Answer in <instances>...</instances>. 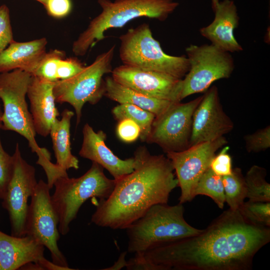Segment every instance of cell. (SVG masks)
I'll return each mask as SVG.
<instances>
[{
    "mask_svg": "<svg viewBox=\"0 0 270 270\" xmlns=\"http://www.w3.org/2000/svg\"><path fill=\"white\" fill-rule=\"evenodd\" d=\"M270 241V228L229 208L199 234L160 244L144 255L158 270H250L255 254Z\"/></svg>",
    "mask_w": 270,
    "mask_h": 270,
    "instance_id": "6da1fadb",
    "label": "cell"
},
{
    "mask_svg": "<svg viewBox=\"0 0 270 270\" xmlns=\"http://www.w3.org/2000/svg\"><path fill=\"white\" fill-rule=\"evenodd\" d=\"M134 170L116 181L110 196L100 200L91 217L94 224L126 229L151 206L168 204L178 186L172 164L162 154L152 155L144 146L134 152Z\"/></svg>",
    "mask_w": 270,
    "mask_h": 270,
    "instance_id": "7a4b0ae2",
    "label": "cell"
},
{
    "mask_svg": "<svg viewBox=\"0 0 270 270\" xmlns=\"http://www.w3.org/2000/svg\"><path fill=\"white\" fill-rule=\"evenodd\" d=\"M98 2L101 12L73 42L72 51L76 56H84L104 39V32L108 30L122 28L130 21L142 17L164 21L179 4L174 0H98Z\"/></svg>",
    "mask_w": 270,
    "mask_h": 270,
    "instance_id": "3957f363",
    "label": "cell"
},
{
    "mask_svg": "<svg viewBox=\"0 0 270 270\" xmlns=\"http://www.w3.org/2000/svg\"><path fill=\"white\" fill-rule=\"evenodd\" d=\"M32 76L21 70L0 73V99L3 104L2 130L17 132L28 142L38 159V164L44 170L48 178L54 177L58 168L51 162L50 154L40 148L36 140V132L26 101V96Z\"/></svg>",
    "mask_w": 270,
    "mask_h": 270,
    "instance_id": "277c9868",
    "label": "cell"
},
{
    "mask_svg": "<svg viewBox=\"0 0 270 270\" xmlns=\"http://www.w3.org/2000/svg\"><path fill=\"white\" fill-rule=\"evenodd\" d=\"M183 204H160L151 206L126 230L128 252L144 254L160 244L199 234L202 230L190 225L184 218Z\"/></svg>",
    "mask_w": 270,
    "mask_h": 270,
    "instance_id": "5b68a950",
    "label": "cell"
},
{
    "mask_svg": "<svg viewBox=\"0 0 270 270\" xmlns=\"http://www.w3.org/2000/svg\"><path fill=\"white\" fill-rule=\"evenodd\" d=\"M116 180L107 178L104 168L92 162L90 169L78 178L61 176L54 182L55 190L51 196L52 204L58 219V228L63 236L70 230L71 222L88 198H108L112 192Z\"/></svg>",
    "mask_w": 270,
    "mask_h": 270,
    "instance_id": "8992f818",
    "label": "cell"
},
{
    "mask_svg": "<svg viewBox=\"0 0 270 270\" xmlns=\"http://www.w3.org/2000/svg\"><path fill=\"white\" fill-rule=\"evenodd\" d=\"M119 56L123 64L160 72L182 79L190 70L185 56L166 54L153 36L148 24L132 28L119 37Z\"/></svg>",
    "mask_w": 270,
    "mask_h": 270,
    "instance_id": "52a82bcc",
    "label": "cell"
},
{
    "mask_svg": "<svg viewBox=\"0 0 270 270\" xmlns=\"http://www.w3.org/2000/svg\"><path fill=\"white\" fill-rule=\"evenodd\" d=\"M116 45L98 54L89 66L68 79L54 82L56 102L70 104L75 110L76 124L80 120L84 104H97L104 96V75L112 72Z\"/></svg>",
    "mask_w": 270,
    "mask_h": 270,
    "instance_id": "ba28073f",
    "label": "cell"
},
{
    "mask_svg": "<svg viewBox=\"0 0 270 270\" xmlns=\"http://www.w3.org/2000/svg\"><path fill=\"white\" fill-rule=\"evenodd\" d=\"M190 70L182 79L181 100L205 92L216 80L228 78L234 68L230 52L211 44H191L186 49Z\"/></svg>",
    "mask_w": 270,
    "mask_h": 270,
    "instance_id": "9c48e42d",
    "label": "cell"
},
{
    "mask_svg": "<svg viewBox=\"0 0 270 270\" xmlns=\"http://www.w3.org/2000/svg\"><path fill=\"white\" fill-rule=\"evenodd\" d=\"M50 190L43 180L38 182L28 205L25 234L36 239L49 250L53 263L68 270H74L69 267L58 246V219L52 204Z\"/></svg>",
    "mask_w": 270,
    "mask_h": 270,
    "instance_id": "30bf717a",
    "label": "cell"
},
{
    "mask_svg": "<svg viewBox=\"0 0 270 270\" xmlns=\"http://www.w3.org/2000/svg\"><path fill=\"white\" fill-rule=\"evenodd\" d=\"M203 95L186 103L174 102L155 116L146 142L156 144L166 153L190 147L194 112Z\"/></svg>",
    "mask_w": 270,
    "mask_h": 270,
    "instance_id": "8fae6325",
    "label": "cell"
},
{
    "mask_svg": "<svg viewBox=\"0 0 270 270\" xmlns=\"http://www.w3.org/2000/svg\"><path fill=\"white\" fill-rule=\"evenodd\" d=\"M227 143L223 136L190 146L182 151L166 152L180 188V204L190 202L194 198V190L200 178L210 168L216 152Z\"/></svg>",
    "mask_w": 270,
    "mask_h": 270,
    "instance_id": "7c38bea8",
    "label": "cell"
},
{
    "mask_svg": "<svg viewBox=\"0 0 270 270\" xmlns=\"http://www.w3.org/2000/svg\"><path fill=\"white\" fill-rule=\"evenodd\" d=\"M12 156V174L2 200V206L8 214L11 235L22 236H26L28 198L32 195L38 182L36 169L22 158L18 143Z\"/></svg>",
    "mask_w": 270,
    "mask_h": 270,
    "instance_id": "4fadbf2b",
    "label": "cell"
},
{
    "mask_svg": "<svg viewBox=\"0 0 270 270\" xmlns=\"http://www.w3.org/2000/svg\"><path fill=\"white\" fill-rule=\"evenodd\" d=\"M111 73L116 82L146 96L174 102L182 100V79L124 64Z\"/></svg>",
    "mask_w": 270,
    "mask_h": 270,
    "instance_id": "5bb4252c",
    "label": "cell"
},
{
    "mask_svg": "<svg viewBox=\"0 0 270 270\" xmlns=\"http://www.w3.org/2000/svg\"><path fill=\"white\" fill-rule=\"evenodd\" d=\"M234 128V123L224 112L218 88H208L192 116L190 146L224 136Z\"/></svg>",
    "mask_w": 270,
    "mask_h": 270,
    "instance_id": "9a60e30c",
    "label": "cell"
},
{
    "mask_svg": "<svg viewBox=\"0 0 270 270\" xmlns=\"http://www.w3.org/2000/svg\"><path fill=\"white\" fill-rule=\"evenodd\" d=\"M83 140L79 155L100 165L118 180L132 172L134 169V157L122 160L106 146V134L102 130L95 132L88 124L82 129Z\"/></svg>",
    "mask_w": 270,
    "mask_h": 270,
    "instance_id": "2e32d148",
    "label": "cell"
},
{
    "mask_svg": "<svg viewBox=\"0 0 270 270\" xmlns=\"http://www.w3.org/2000/svg\"><path fill=\"white\" fill-rule=\"evenodd\" d=\"M215 16L208 26L200 30L202 36L216 47L228 52L242 50L234 35L238 24L237 8L232 0L219 2L214 11Z\"/></svg>",
    "mask_w": 270,
    "mask_h": 270,
    "instance_id": "e0dca14e",
    "label": "cell"
},
{
    "mask_svg": "<svg viewBox=\"0 0 270 270\" xmlns=\"http://www.w3.org/2000/svg\"><path fill=\"white\" fill-rule=\"evenodd\" d=\"M54 84V82L32 76L27 91L35 131L44 137L50 134L52 124L59 116L53 92Z\"/></svg>",
    "mask_w": 270,
    "mask_h": 270,
    "instance_id": "ac0fdd59",
    "label": "cell"
},
{
    "mask_svg": "<svg viewBox=\"0 0 270 270\" xmlns=\"http://www.w3.org/2000/svg\"><path fill=\"white\" fill-rule=\"evenodd\" d=\"M44 246L34 238L16 236L0 230V270H20L30 262H39L44 257Z\"/></svg>",
    "mask_w": 270,
    "mask_h": 270,
    "instance_id": "d6986e66",
    "label": "cell"
},
{
    "mask_svg": "<svg viewBox=\"0 0 270 270\" xmlns=\"http://www.w3.org/2000/svg\"><path fill=\"white\" fill-rule=\"evenodd\" d=\"M47 44L45 38L24 42L14 40L0 52V73L21 70L30 74L46 52Z\"/></svg>",
    "mask_w": 270,
    "mask_h": 270,
    "instance_id": "ffe728a7",
    "label": "cell"
},
{
    "mask_svg": "<svg viewBox=\"0 0 270 270\" xmlns=\"http://www.w3.org/2000/svg\"><path fill=\"white\" fill-rule=\"evenodd\" d=\"M85 66L78 58H68L64 51L55 49L46 52L30 74L56 82L73 76Z\"/></svg>",
    "mask_w": 270,
    "mask_h": 270,
    "instance_id": "44dd1931",
    "label": "cell"
},
{
    "mask_svg": "<svg viewBox=\"0 0 270 270\" xmlns=\"http://www.w3.org/2000/svg\"><path fill=\"white\" fill-rule=\"evenodd\" d=\"M74 116L72 111L64 109L61 118H56L52 124L50 132L56 160V164L66 172L70 168H79V161L72 153L70 146V122Z\"/></svg>",
    "mask_w": 270,
    "mask_h": 270,
    "instance_id": "7402d4cb",
    "label": "cell"
},
{
    "mask_svg": "<svg viewBox=\"0 0 270 270\" xmlns=\"http://www.w3.org/2000/svg\"><path fill=\"white\" fill-rule=\"evenodd\" d=\"M104 81V96L120 104L136 106L152 112L155 116L161 114L174 102L146 96L119 84L112 76L106 77Z\"/></svg>",
    "mask_w": 270,
    "mask_h": 270,
    "instance_id": "603a6c76",
    "label": "cell"
},
{
    "mask_svg": "<svg viewBox=\"0 0 270 270\" xmlns=\"http://www.w3.org/2000/svg\"><path fill=\"white\" fill-rule=\"evenodd\" d=\"M112 113L118 120L128 118L136 122L141 130L140 138L146 142L155 118L154 114L130 104H120L113 108Z\"/></svg>",
    "mask_w": 270,
    "mask_h": 270,
    "instance_id": "cb8c5ba5",
    "label": "cell"
},
{
    "mask_svg": "<svg viewBox=\"0 0 270 270\" xmlns=\"http://www.w3.org/2000/svg\"><path fill=\"white\" fill-rule=\"evenodd\" d=\"M222 177L226 202L230 209L238 210L246 198L247 194L245 178L242 170L235 168L232 174Z\"/></svg>",
    "mask_w": 270,
    "mask_h": 270,
    "instance_id": "d4e9b609",
    "label": "cell"
},
{
    "mask_svg": "<svg viewBox=\"0 0 270 270\" xmlns=\"http://www.w3.org/2000/svg\"><path fill=\"white\" fill-rule=\"evenodd\" d=\"M266 170L257 165L247 172L244 178L249 200L270 202V184L266 180Z\"/></svg>",
    "mask_w": 270,
    "mask_h": 270,
    "instance_id": "484cf974",
    "label": "cell"
},
{
    "mask_svg": "<svg viewBox=\"0 0 270 270\" xmlns=\"http://www.w3.org/2000/svg\"><path fill=\"white\" fill-rule=\"evenodd\" d=\"M204 195L210 198L222 209L226 202L222 177L214 174L208 168L200 178L195 190L194 196Z\"/></svg>",
    "mask_w": 270,
    "mask_h": 270,
    "instance_id": "4316f807",
    "label": "cell"
},
{
    "mask_svg": "<svg viewBox=\"0 0 270 270\" xmlns=\"http://www.w3.org/2000/svg\"><path fill=\"white\" fill-rule=\"evenodd\" d=\"M238 210L250 222L270 228V202L248 200L244 202Z\"/></svg>",
    "mask_w": 270,
    "mask_h": 270,
    "instance_id": "83f0119b",
    "label": "cell"
},
{
    "mask_svg": "<svg viewBox=\"0 0 270 270\" xmlns=\"http://www.w3.org/2000/svg\"><path fill=\"white\" fill-rule=\"evenodd\" d=\"M246 148L248 152H258L270 147V126L258 130L244 136Z\"/></svg>",
    "mask_w": 270,
    "mask_h": 270,
    "instance_id": "f1b7e54d",
    "label": "cell"
},
{
    "mask_svg": "<svg viewBox=\"0 0 270 270\" xmlns=\"http://www.w3.org/2000/svg\"><path fill=\"white\" fill-rule=\"evenodd\" d=\"M2 124L0 122V132ZM13 170L12 156L4 149L0 136V200L4 198Z\"/></svg>",
    "mask_w": 270,
    "mask_h": 270,
    "instance_id": "f546056e",
    "label": "cell"
},
{
    "mask_svg": "<svg viewBox=\"0 0 270 270\" xmlns=\"http://www.w3.org/2000/svg\"><path fill=\"white\" fill-rule=\"evenodd\" d=\"M14 41L10 10L2 4L0 6V52Z\"/></svg>",
    "mask_w": 270,
    "mask_h": 270,
    "instance_id": "4dcf8cb0",
    "label": "cell"
},
{
    "mask_svg": "<svg viewBox=\"0 0 270 270\" xmlns=\"http://www.w3.org/2000/svg\"><path fill=\"white\" fill-rule=\"evenodd\" d=\"M229 147H224L220 152L212 159L210 168L216 174L220 176H228L232 172V158L228 153Z\"/></svg>",
    "mask_w": 270,
    "mask_h": 270,
    "instance_id": "1f68e13d",
    "label": "cell"
},
{
    "mask_svg": "<svg viewBox=\"0 0 270 270\" xmlns=\"http://www.w3.org/2000/svg\"><path fill=\"white\" fill-rule=\"evenodd\" d=\"M116 132L120 140L130 143L140 138L141 130L136 122L130 119L125 118L118 120Z\"/></svg>",
    "mask_w": 270,
    "mask_h": 270,
    "instance_id": "d6a6232c",
    "label": "cell"
},
{
    "mask_svg": "<svg viewBox=\"0 0 270 270\" xmlns=\"http://www.w3.org/2000/svg\"><path fill=\"white\" fill-rule=\"evenodd\" d=\"M44 7L50 16L62 18L70 13L72 5L70 0H47Z\"/></svg>",
    "mask_w": 270,
    "mask_h": 270,
    "instance_id": "836d02e7",
    "label": "cell"
},
{
    "mask_svg": "<svg viewBox=\"0 0 270 270\" xmlns=\"http://www.w3.org/2000/svg\"><path fill=\"white\" fill-rule=\"evenodd\" d=\"M128 270H158V266L148 260L144 254H135V256L127 261Z\"/></svg>",
    "mask_w": 270,
    "mask_h": 270,
    "instance_id": "e575fe53",
    "label": "cell"
},
{
    "mask_svg": "<svg viewBox=\"0 0 270 270\" xmlns=\"http://www.w3.org/2000/svg\"><path fill=\"white\" fill-rule=\"evenodd\" d=\"M127 252H122L119 256L118 260L110 266L104 268L106 270H118L126 268L127 260H126V256Z\"/></svg>",
    "mask_w": 270,
    "mask_h": 270,
    "instance_id": "d590c367",
    "label": "cell"
},
{
    "mask_svg": "<svg viewBox=\"0 0 270 270\" xmlns=\"http://www.w3.org/2000/svg\"><path fill=\"white\" fill-rule=\"evenodd\" d=\"M211 1H212V8L213 11H214V10L216 8L220 1L219 0H211Z\"/></svg>",
    "mask_w": 270,
    "mask_h": 270,
    "instance_id": "8d00e7d4",
    "label": "cell"
},
{
    "mask_svg": "<svg viewBox=\"0 0 270 270\" xmlns=\"http://www.w3.org/2000/svg\"><path fill=\"white\" fill-rule=\"evenodd\" d=\"M38 2H40V3H41L44 6V5L46 4V2H47V0H36Z\"/></svg>",
    "mask_w": 270,
    "mask_h": 270,
    "instance_id": "74e56055",
    "label": "cell"
},
{
    "mask_svg": "<svg viewBox=\"0 0 270 270\" xmlns=\"http://www.w3.org/2000/svg\"><path fill=\"white\" fill-rule=\"evenodd\" d=\"M2 113H3V110H2V109L1 104H0V122H1V120H2Z\"/></svg>",
    "mask_w": 270,
    "mask_h": 270,
    "instance_id": "f35d334b",
    "label": "cell"
}]
</instances>
